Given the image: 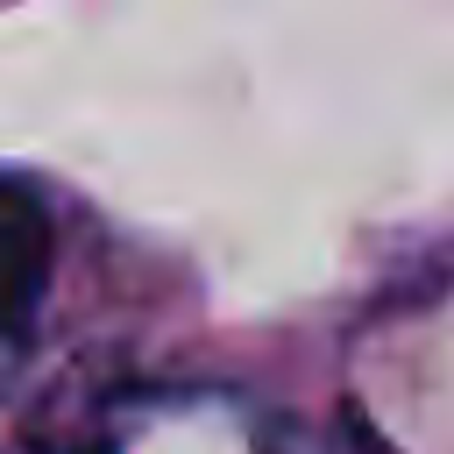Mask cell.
Wrapping results in <instances>:
<instances>
[{"instance_id":"1","label":"cell","mask_w":454,"mask_h":454,"mask_svg":"<svg viewBox=\"0 0 454 454\" xmlns=\"http://www.w3.org/2000/svg\"><path fill=\"white\" fill-rule=\"evenodd\" d=\"M50 213L43 199H28V184L0 177V376L21 362L43 291H50Z\"/></svg>"},{"instance_id":"2","label":"cell","mask_w":454,"mask_h":454,"mask_svg":"<svg viewBox=\"0 0 454 454\" xmlns=\"http://www.w3.org/2000/svg\"><path fill=\"white\" fill-rule=\"evenodd\" d=\"M333 454H390V447H383V440H376V426L348 404V411H340V433H333Z\"/></svg>"}]
</instances>
